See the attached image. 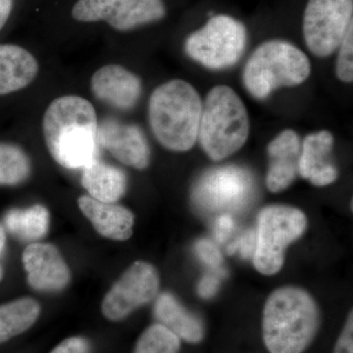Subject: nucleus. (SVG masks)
Wrapping results in <instances>:
<instances>
[{
    "mask_svg": "<svg viewBox=\"0 0 353 353\" xmlns=\"http://www.w3.org/2000/svg\"><path fill=\"white\" fill-rule=\"evenodd\" d=\"M92 345L85 336H75L65 339L50 353H92Z\"/></svg>",
    "mask_w": 353,
    "mask_h": 353,
    "instance_id": "26",
    "label": "nucleus"
},
{
    "mask_svg": "<svg viewBox=\"0 0 353 353\" xmlns=\"http://www.w3.org/2000/svg\"><path fill=\"white\" fill-rule=\"evenodd\" d=\"M154 316L157 322L170 330L181 341L189 343H199L205 334L203 323L196 315L190 313L170 294L158 296L154 305Z\"/></svg>",
    "mask_w": 353,
    "mask_h": 353,
    "instance_id": "19",
    "label": "nucleus"
},
{
    "mask_svg": "<svg viewBox=\"0 0 353 353\" xmlns=\"http://www.w3.org/2000/svg\"><path fill=\"white\" fill-rule=\"evenodd\" d=\"M165 15L162 0H78L72 8L78 22H105L120 32L158 22Z\"/></svg>",
    "mask_w": 353,
    "mask_h": 353,
    "instance_id": "10",
    "label": "nucleus"
},
{
    "mask_svg": "<svg viewBox=\"0 0 353 353\" xmlns=\"http://www.w3.org/2000/svg\"><path fill=\"white\" fill-rule=\"evenodd\" d=\"M43 131L51 157L64 168H83L97 159L99 124L87 99L65 95L51 102L43 115Z\"/></svg>",
    "mask_w": 353,
    "mask_h": 353,
    "instance_id": "1",
    "label": "nucleus"
},
{
    "mask_svg": "<svg viewBox=\"0 0 353 353\" xmlns=\"http://www.w3.org/2000/svg\"><path fill=\"white\" fill-rule=\"evenodd\" d=\"M333 353H353V315H348L347 322L334 345Z\"/></svg>",
    "mask_w": 353,
    "mask_h": 353,
    "instance_id": "28",
    "label": "nucleus"
},
{
    "mask_svg": "<svg viewBox=\"0 0 353 353\" xmlns=\"http://www.w3.org/2000/svg\"><path fill=\"white\" fill-rule=\"evenodd\" d=\"M159 287V275L153 265L145 261L134 262L104 296L102 314L109 321H122L137 309L152 301Z\"/></svg>",
    "mask_w": 353,
    "mask_h": 353,
    "instance_id": "11",
    "label": "nucleus"
},
{
    "mask_svg": "<svg viewBox=\"0 0 353 353\" xmlns=\"http://www.w3.org/2000/svg\"><path fill=\"white\" fill-rule=\"evenodd\" d=\"M301 150V139L292 130H285L272 139L267 148L270 164L266 185L270 192H283L294 183L299 173Z\"/></svg>",
    "mask_w": 353,
    "mask_h": 353,
    "instance_id": "15",
    "label": "nucleus"
},
{
    "mask_svg": "<svg viewBox=\"0 0 353 353\" xmlns=\"http://www.w3.org/2000/svg\"><path fill=\"white\" fill-rule=\"evenodd\" d=\"M196 250L202 261L205 262L209 266L217 268L222 263V255L212 241L208 240L197 241Z\"/></svg>",
    "mask_w": 353,
    "mask_h": 353,
    "instance_id": "27",
    "label": "nucleus"
},
{
    "mask_svg": "<svg viewBox=\"0 0 353 353\" xmlns=\"http://www.w3.org/2000/svg\"><path fill=\"white\" fill-rule=\"evenodd\" d=\"M41 315V305L32 297H22L0 305V345L25 333Z\"/></svg>",
    "mask_w": 353,
    "mask_h": 353,
    "instance_id": "21",
    "label": "nucleus"
},
{
    "mask_svg": "<svg viewBox=\"0 0 353 353\" xmlns=\"http://www.w3.org/2000/svg\"><path fill=\"white\" fill-rule=\"evenodd\" d=\"M12 9L13 0H0V31L10 17Z\"/></svg>",
    "mask_w": 353,
    "mask_h": 353,
    "instance_id": "32",
    "label": "nucleus"
},
{
    "mask_svg": "<svg viewBox=\"0 0 353 353\" xmlns=\"http://www.w3.org/2000/svg\"><path fill=\"white\" fill-rule=\"evenodd\" d=\"M4 224L9 233L15 238L34 243L48 233L50 212L41 204L25 209H11L4 217Z\"/></svg>",
    "mask_w": 353,
    "mask_h": 353,
    "instance_id": "22",
    "label": "nucleus"
},
{
    "mask_svg": "<svg viewBox=\"0 0 353 353\" xmlns=\"http://www.w3.org/2000/svg\"><path fill=\"white\" fill-rule=\"evenodd\" d=\"M248 41V31L231 16L216 15L192 32L185 43L192 59L208 69L229 68L241 59Z\"/></svg>",
    "mask_w": 353,
    "mask_h": 353,
    "instance_id": "7",
    "label": "nucleus"
},
{
    "mask_svg": "<svg viewBox=\"0 0 353 353\" xmlns=\"http://www.w3.org/2000/svg\"><path fill=\"white\" fill-rule=\"evenodd\" d=\"M202 101L194 85L172 80L155 88L148 104V120L160 145L185 152L199 139Z\"/></svg>",
    "mask_w": 353,
    "mask_h": 353,
    "instance_id": "3",
    "label": "nucleus"
},
{
    "mask_svg": "<svg viewBox=\"0 0 353 353\" xmlns=\"http://www.w3.org/2000/svg\"><path fill=\"white\" fill-rule=\"evenodd\" d=\"M6 230L4 228L0 225V255L2 254V252H3L4 246H6ZM2 277H3V270H2L1 264H0V281L2 280Z\"/></svg>",
    "mask_w": 353,
    "mask_h": 353,
    "instance_id": "33",
    "label": "nucleus"
},
{
    "mask_svg": "<svg viewBox=\"0 0 353 353\" xmlns=\"http://www.w3.org/2000/svg\"><path fill=\"white\" fill-rule=\"evenodd\" d=\"M90 85L97 99L120 110L134 108L141 94L139 77L121 65H106L97 70Z\"/></svg>",
    "mask_w": 353,
    "mask_h": 353,
    "instance_id": "14",
    "label": "nucleus"
},
{
    "mask_svg": "<svg viewBox=\"0 0 353 353\" xmlns=\"http://www.w3.org/2000/svg\"><path fill=\"white\" fill-rule=\"evenodd\" d=\"M22 261L28 274V284L38 292H60L71 281L68 264L57 246L51 243H32L28 245L23 252Z\"/></svg>",
    "mask_w": 353,
    "mask_h": 353,
    "instance_id": "12",
    "label": "nucleus"
},
{
    "mask_svg": "<svg viewBox=\"0 0 353 353\" xmlns=\"http://www.w3.org/2000/svg\"><path fill=\"white\" fill-rule=\"evenodd\" d=\"M307 225L301 209L282 204L262 209L253 253L255 269L265 276L277 274L285 263L288 246L303 236Z\"/></svg>",
    "mask_w": 353,
    "mask_h": 353,
    "instance_id": "6",
    "label": "nucleus"
},
{
    "mask_svg": "<svg viewBox=\"0 0 353 353\" xmlns=\"http://www.w3.org/2000/svg\"><path fill=\"white\" fill-rule=\"evenodd\" d=\"M182 341L159 323L148 327L137 341L132 353H179Z\"/></svg>",
    "mask_w": 353,
    "mask_h": 353,
    "instance_id": "24",
    "label": "nucleus"
},
{
    "mask_svg": "<svg viewBox=\"0 0 353 353\" xmlns=\"http://www.w3.org/2000/svg\"><path fill=\"white\" fill-rule=\"evenodd\" d=\"M334 137L329 131L308 134L301 145L299 173L316 187H326L338 178V170L332 163Z\"/></svg>",
    "mask_w": 353,
    "mask_h": 353,
    "instance_id": "16",
    "label": "nucleus"
},
{
    "mask_svg": "<svg viewBox=\"0 0 353 353\" xmlns=\"http://www.w3.org/2000/svg\"><path fill=\"white\" fill-rule=\"evenodd\" d=\"M245 103L233 88L217 85L202 101L199 139L211 159L220 161L239 152L250 134Z\"/></svg>",
    "mask_w": 353,
    "mask_h": 353,
    "instance_id": "4",
    "label": "nucleus"
},
{
    "mask_svg": "<svg viewBox=\"0 0 353 353\" xmlns=\"http://www.w3.org/2000/svg\"><path fill=\"white\" fill-rule=\"evenodd\" d=\"M234 228L233 218L230 214H222L219 216L215 223V234L217 240L225 241L229 238Z\"/></svg>",
    "mask_w": 353,
    "mask_h": 353,
    "instance_id": "30",
    "label": "nucleus"
},
{
    "mask_svg": "<svg viewBox=\"0 0 353 353\" xmlns=\"http://www.w3.org/2000/svg\"><path fill=\"white\" fill-rule=\"evenodd\" d=\"M78 205L95 231L103 238L118 241L131 238L134 216L130 209L116 202H102L90 196L79 197Z\"/></svg>",
    "mask_w": 353,
    "mask_h": 353,
    "instance_id": "17",
    "label": "nucleus"
},
{
    "mask_svg": "<svg viewBox=\"0 0 353 353\" xmlns=\"http://www.w3.org/2000/svg\"><path fill=\"white\" fill-rule=\"evenodd\" d=\"M31 161L24 150L12 143H0V185H16L31 174Z\"/></svg>",
    "mask_w": 353,
    "mask_h": 353,
    "instance_id": "23",
    "label": "nucleus"
},
{
    "mask_svg": "<svg viewBox=\"0 0 353 353\" xmlns=\"http://www.w3.org/2000/svg\"><path fill=\"white\" fill-rule=\"evenodd\" d=\"M38 73V61L29 51L14 44H0V95L27 87Z\"/></svg>",
    "mask_w": 353,
    "mask_h": 353,
    "instance_id": "18",
    "label": "nucleus"
},
{
    "mask_svg": "<svg viewBox=\"0 0 353 353\" xmlns=\"http://www.w3.org/2000/svg\"><path fill=\"white\" fill-rule=\"evenodd\" d=\"M99 145L121 163L143 170L150 165V150L141 128L108 119L99 125Z\"/></svg>",
    "mask_w": 353,
    "mask_h": 353,
    "instance_id": "13",
    "label": "nucleus"
},
{
    "mask_svg": "<svg viewBox=\"0 0 353 353\" xmlns=\"http://www.w3.org/2000/svg\"><path fill=\"white\" fill-rule=\"evenodd\" d=\"M336 71L341 82L352 83L353 80V25L345 32L339 46Z\"/></svg>",
    "mask_w": 353,
    "mask_h": 353,
    "instance_id": "25",
    "label": "nucleus"
},
{
    "mask_svg": "<svg viewBox=\"0 0 353 353\" xmlns=\"http://www.w3.org/2000/svg\"><path fill=\"white\" fill-rule=\"evenodd\" d=\"M255 243H256V234H254V232L250 231L232 243L228 248V253L232 254V253L239 252L241 256L248 259L254 253Z\"/></svg>",
    "mask_w": 353,
    "mask_h": 353,
    "instance_id": "29",
    "label": "nucleus"
},
{
    "mask_svg": "<svg viewBox=\"0 0 353 353\" xmlns=\"http://www.w3.org/2000/svg\"><path fill=\"white\" fill-rule=\"evenodd\" d=\"M311 64L305 53L288 41L260 44L248 59L243 80L253 97L265 99L280 88L296 87L307 80Z\"/></svg>",
    "mask_w": 353,
    "mask_h": 353,
    "instance_id": "5",
    "label": "nucleus"
},
{
    "mask_svg": "<svg viewBox=\"0 0 353 353\" xmlns=\"http://www.w3.org/2000/svg\"><path fill=\"white\" fill-rule=\"evenodd\" d=\"M83 169L82 185L92 199L115 203L126 192L127 176L117 167L95 159Z\"/></svg>",
    "mask_w": 353,
    "mask_h": 353,
    "instance_id": "20",
    "label": "nucleus"
},
{
    "mask_svg": "<svg viewBox=\"0 0 353 353\" xmlns=\"http://www.w3.org/2000/svg\"><path fill=\"white\" fill-rule=\"evenodd\" d=\"M253 192L254 182L250 172L224 166L204 173L192 189V199L202 210L229 214L245 208Z\"/></svg>",
    "mask_w": 353,
    "mask_h": 353,
    "instance_id": "8",
    "label": "nucleus"
},
{
    "mask_svg": "<svg viewBox=\"0 0 353 353\" xmlns=\"http://www.w3.org/2000/svg\"><path fill=\"white\" fill-rule=\"evenodd\" d=\"M353 25V0H308L303 15V36L309 50L326 57L338 50Z\"/></svg>",
    "mask_w": 353,
    "mask_h": 353,
    "instance_id": "9",
    "label": "nucleus"
},
{
    "mask_svg": "<svg viewBox=\"0 0 353 353\" xmlns=\"http://www.w3.org/2000/svg\"><path fill=\"white\" fill-rule=\"evenodd\" d=\"M319 327V308L305 290L280 288L265 303L262 338L269 353L305 352Z\"/></svg>",
    "mask_w": 353,
    "mask_h": 353,
    "instance_id": "2",
    "label": "nucleus"
},
{
    "mask_svg": "<svg viewBox=\"0 0 353 353\" xmlns=\"http://www.w3.org/2000/svg\"><path fill=\"white\" fill-rule=\"evenodd\" d=\"M219 287V281L214 276H205L202 278L199 285V296L203 299H210L214 296Z\"/></svg>",
    "mask_w": 353,
    "mask_h": 353,
    "instance_id": "31",
    "label": "nucleus"
}]
</instances>
